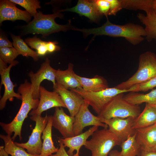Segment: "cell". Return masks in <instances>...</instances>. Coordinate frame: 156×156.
Instances as JSON below:
<instances>
[{
    "instance_id": "cell-18",
    "label": "cell",
    "mask_w": 156,
    "mask_h": 156,
    "mask_svg": "<svg viewBox=\"0 0 156 156\" xmlns=\"http://www.w3.org/2000/svg\"><path fill=\"white\" fill-rule=\"evenodd\" d=\"M60 12L70 11L85 16L96 22L102 16L99 12L93 0H79L77 4L71 8L58 10Z\"/></svg>"
},
{
    "instance_id": "cell-35",
    "label": "cell",
    "mask_w": 156,
    "mask_h": 156,
    "mask_svg": "<svg viewBox=\"0 0 156 156\" xmlns=\"http://www.w3.org/2000/svg\"><path fill=\"white\" fill-rule=\"evenodd\" d=\"M110 4L109 15H116L117 13L122 9L121 0H109Z\"/></svg>"
},
{
    "instance_id": "cell-25",
    "label": "cell",
    "mask_w": 156,
    "mask_h": 156,
    "mask_svg": "<svg viewBox=\"0 0 156 156\" xmlns=\"http://www.w3.org/2000/svg\"><path fill=\"white\" fill-rule=\"evenodd\" d=\"M124 99L130 103L139 105L145 103L151 105H156V89L144 94L136 92H130L124 96Z\"/></svg>"
},
{
    "instance_id": "cell-14",
    "label": "cell",
    "mask_w": 156,
    "mask_h": 156,
    "mask_svg": "<svg viewBox=\"0 0 156 156\" xmlns=\"http://www.w3.org/2000/svg\"><path fill=\"white\" fill-rule=\"evenodd\" d=\"M53 87V91L57 92L60 96L70 116L74 117L84 102V99L78 94L64 88L56 82Z\"/></svg>"
},
{
    "instance_id": "cell-41",
    "label": "cell",
    "mask_w": 156,
    "mask_h": 156,
    "mask_svg": "<svg viewBox=\"0 0 156 156\" xmlns=\"http://www.w3.org/2000/svg\"><path fill=\"white\" fill-rule=\"evenodd\" d=\"M152 7L153 12L156 14V0H153Z\"/></svg>"
},
{
    "instance_id": "cell-28",
    "label": "cell",
    "mask_w": 156,
    "mask_h": 156,
    "mask_svg": "<svg viewBox=\"0 0 156 156\" xmlns=\"http://www.w3.org/2000/svg\"><path fill=\"white\" fill-rule=\"evenodd\" d=\"M11 135H0V138L5 144L4 150L8 155L11 156H40L31 154L26 152L24 148L17 146L13 142Z\"/></svg>"
},
{
    "instance_id": "cell-19",
    "label": "cell",
    "mask_w": 156,
    "mask_h": 156,
    "mask_svg": "<svg viewBox=\"0 0 156 156\" xmlns=\"http://www.w3.org/2000/svg\"><path fill=\"white\" fill-rule=\"evenodd\" d=\"M136 138L142 150L153 151L156 145V123L136 130Z\"/></svg>"
},
{
    "instance_id": "cell-5",
    "label": "cell",
    "mask_w": 156,
    "mask_h": 156,
    "mask_svg": "<svg viewBox=\"0 0 156 156\" xmlns=\"http://www.w3.org/2000/svg\"><path fill=\"white\" fill-rule=\"evenodd\" d=\"M124 96L123 93H121L114 97L98 116L105 119L137 117L141 113L140 107L128 102L124 99Z\"/></svg>"
},
{
    "instance_id": "cell-1",
    "label": "cell",
    "mask_w": 156,
    "mask_h": 156,
    "mask_svg": "<svg viewBox=\"0 0 156 156\" xmlns=\"http://www.w3.org/2000/svg\"><path fill=\"white\" fill-rule=\"evenodd\" d=\"M106 22L102 26L89 29H74V30L82 32L85 36L92 34L95 36L106 35L113 37H122L134 45L144 40L146 37L144 28L133 23L123 25L113 24L107 18Z\"/></svg>"
},
{
    "instance_id": "cell-17",
    "label": "cell",
    "mask_w": 156,
    "mask_h": 156,
    "mask_svg": "<svg viewBox=\"0 0 156 156\" xmlns=\"http://www.w3.org/2000/svg\"><path fill=\"white\" fill-rule=\"evenodd\" d=\"M99 127L93 126L81 134L66 138H59L64 147L68 148L67 153L70 156H80V150L84 146L88 138L98 129Z\"/></svg>"
},
{
    "instance_id": "cell-42",
    "label": "cell",
    "mask_w": 156,
    "mask_h": 156,
    "mask_svg": "<svg viewBox=\"0 0 156 156\" xmlns=\"http://www.w3.org/2000/svg\"><path fill=\"white\" fill-rule=\"evenodd\" d=\"M153 151H156V145L155 146V148H154Z\"/></svg>"
},
{
    "instance_id": "cell-30",
    "label": "cell",
    "mask_w": 156,
    "mask_h": 156,
    "mask_svg": "<svg viewBox=\"0 0 156 156\" xmlns=\"http://www.w3.org/2000/svg\"><path fill=\"white\" fill-rule=\"evenodd\" d=\"M25 41L31 49L36 50L39 56L44 55L48 53L49 41H43L36 36L27 38Z\"/></svg>"
},
{
    "instance_id": "cell-11",
    "label": "cell",
    "mask_w": 156,
    "mask_h": 156,
    "mask_svg": "<svg viewBox=\"0 0 156 156\" xmlns=\"http://www.w3.org/2000/svg\"><path fill=\"white\" fill-rule=\"evenodd\" d=\"M100 118L101 122L107 125L109 129L118 138L120 144L135 133L136 130L133 128L135 119L133 118H114L109 119Z\"/></svg>"
},
{
    "instance_id": "cell-2",
    "label": "cell",
    "mask_w": 156,
    "mask_h": 156,
    "mask_svg": "<svg viewBox=\"0 0 156 156\" xmlns=\"http://www.w3.org/2000/svg\"><path fill=\"white\" fill-rule=\"evenodd\" d=\"M18 93L21 95L22 101L18 112L10 122L8 124L0 122V126L7 135H11L14 133L12 137L13 141L17 136L20 140L22 139L21 131L24 121L30 111L37 108L39 101V99L34 98L31 84L27 79L20 84Z\"/></svg>"
},
{
    "instance_id": "cell-10",
    "label": "cell",
    "mask_w": 156,
    "mask_h": 156,
    "mask_svg": "<svg viewBox=\"0 0 156 156\" xmlns=\"http://www.w3.org/2000/svg\"><path fill=\"white\" fill-rule=\"evenodd\" d=\"M88 103L85 100L78 112L75 116L73 130L74 136L83 132L84 128L90 126L101 127L107 128V125L101 122L100 118L92 114L89 110Z\"/></svg>"
},
{
    "instance_id": "cell-12",
    "label": "cell",
    "mask_w": 156,
    "mask_h": 156,
    "mask_svg": "<svg viewBox=\"0 0 156 156\" xmlns=\"http://www.w3.org/2000/svg\"><path fill=\"white\" fill-rule=\"evenodd\" d=\"M39 101L37 108L32 110L29 113L31 116L41 115L43 112L54 107L66 108L60 96L57 92H51L41 86L39 89Z\"/></svg>"
},
{
    "instance_id": "cell-26",
    "label": "cell",
    "mask_w": 156,
    "mask_h": 156,
    "mask_svg": "<svg viewBox=\"0 0 156 156\" xmlns=\"http://www.w3.org/2000/svg\"><path fill=\"white\" fill-rule=\"evenodd\" d=\"M121 156H140L142 150L136 138V133L121 143Z\"/></svg>"
},
{
    "instance_id": "cell-37",
    "label": "cell",
    "mask_w": 156,
    "mask_h": 156,
    "mask_svg": "<svg viewBox=\"0 0 156 156\" xmlns=\"http://www.w3.org/2000/svg\"><path fill=\"white\" fill-rule=\"evenodd\" d=\"M58 141L60 146L58 150L55 154L49 156H70L66 152L63 144L59 139Z\"/></svg>"
},
{
    "instance_id": "cell-38",
    "label": "cell",
    "mask_w": 156,
    "mask_h": 156,
    "mask_svg": "<svg viewBox=\"0 0 156 156\" xmlns=\"http://www.w3.org/2000/svg\"><path fill=\"white\" fill-rule=\"evenodd\" d=\"M140 156H156V151L142 150Z\"/></svg>"
},
{
    "instance_id": "cell-4",
    "label": "cell",
    "mask_w": 156,
    "mask_h": 156,
    "mask_svg": "<svg viewBox=\"0 0 156 156\" xmlns=\"http://www.w3.org/2000/svg\"><path fill=\"white\" fill-rule=\"evenodd\" d=\"M156 77V55L147 51L140 54L137 70L131 77L115 87L127 90L135 85L146 82Z\"/></svg>"
},
{
    "instance_id": "cell-6",
    "label": "cell",
    "mask_w": 156,
    "mask_h": 156,
    "mask_svg": "<svg viewBox=\"0 0 156 156\" xmlns=\"http://www.w3.org/2000/svg\"><path fill=\"white\" fill-rule=\"evenodd\" d=\"M92 136L84 145L90 151L91 156H107L114 146L120 144L118 138L107 128L97 129Z\"/></svg>"
},
{
    "instance_id": "cell-24",
    "label": "cell",
    "mask_w": 156,
    "mask_h": 156,
    "mask_svg": "<svg viewBox=\"0 0 156 156\" xmlns=\"http://www.w3.org/2000/svg\"><path fill=\"white\" fill-rule=\"evenodd\" d=\"M137 16L140 22L145 26L147 40L148 42L153 40L156 41V14L152 13L145 15L139 13Z\"/></svg>"
},
{
    "instance_id": "cell-33",
    "label": "cell",
    "mask_w": 156,
    "mask_h": 156,
    "mask_svg": "<svg viewBox=\"0 0 156 156\" xmlns=\"http://www.w3.org/2000/svg\"><path fill=\"white\" fill-rule=\"evenodd\" d=\"M156 87V77L149 81L133 86L130 88L131 92H146Z\"/></svg>"
},
{
    "instance_id": "cell-20",
    "label": "cell",
    "mask_w": 156,
    "mask_h": 156,
    "mask_svg": "<svg viewBox=\"0 0 156 156\" xmlns=\"http://www.w3.org/2000/svg\"><path fill=\"white\" fill-rule=\"evenodd\" d=\"M73 65L68 64V68L65 70L58 69L56 72V82L67 89H74L81 88L73 70Z\"/></svg>"
},
{
    "instance_id": "cell-36",
    "label": "cell",
    "mask_w": 156,
    "mask_h": 156,
    "mask_svg": "<svg viewBox=\"0 0 156 156\" xmlns=\"http://www.w3.org/2000/svg\"><path fill=\"white\" fill-rule=\"evenodd\" d=\"M12 47H13L12 43L8 40L5 34L1 31L0 34V48Z\"/></svg>"
},
{
    "instance_id": "cell-32",
    "label": "cell",
    "mask_w": 156,
    "mask_h": 156,
    "mask_svg": "<svg viewBox=\"0 0 156 156\" xmlns=\"http://www.w3.org/2000/svg\"><path fill=\"white\" fill-rule=\"evenodd\" d=\"M19 55L20 53L14 47L0 48V59L7 64L12 63Z\"/></svg>"
},
{
    "instance_id": "cell-27",
    "label": "cell",
    "mask_w": 156,
    "mask_h": 156,
    "mask_svg": "<svg viewBox=\"0 0 156 156\" xmlns=\"http://www.w3.org/2000/svg\"><path fill=\"white\" fill-rule=\"evenodd\" d=\"M10 35L13 40V45L20 55L27 57H31L35 62L39 59V55L37 52L30 48L20 36H17L11 33Z\"/></svg>"
},
{
    "instance_id": "cell-31",
    "label": "cell",
    "mask_w": 156,
    "mask_h": 156,
    "mask_svg": "<svg viewBox=\"0 0 156 156\" xmlns=\"http://www.w3.org/2000/svg\"><path fill=\"white\" fill-rule=\"evenodd\" d=\"M10 0L24 8L34 17L38 12L37 10L41 8L40 2L38 0Z\"/></svg>"
},
{
    "instance_id": "cell-22",
    "label": "cell",
    "mask_w": 156,
    "mask_h": 156,
    "mask_svg": "<svg viewBox=\"0 0 156 156\" xmlns=\"http://www.w3.org/2000/svg\"><path fill=\"white\" fill-rule=\"evenodd\" d=\"M82 88L85 91L95 92L109 88L107 80L102 76L95 75L92 78L82 77L76 75Z\"/></svg>"
},
{
    "instance_id": "cell-43",
    "label": "cell",
    "mask_w": 156,
    "mask_h": 156,
    "mask_svg": "<svg viewBox=\"0 0 156 156\" xmlns=\"http://www.w3.org/2000/svg\"><path fill=\"white\" fill-rule=\"evenodd\" d=\"M156 109V105H152Z\"/></svg>"
},
{
    "instance_id": "cell-34",
    "label": "cell",
    "mask_w": 156,
    "mask_h": 156,
    "mask_svg": "<svg viewBox=\"0 0 156 156\" xmlns=\"http://www.w3.org/2000/svg\"><path fill=\"white\" fill-rule=\"evenodd\" d=\"M93 1L101 14L102 15H105L107 18L110 8L109 0H94Z\"/></svg>"
},
{
    "instance_id": "cell-13",
    "label": "cell",
    "mask_w": 156,
    "mask_h": 156,
    "mask_svg": "<svg viewBox=\"0 0 156 156\" xmlns=\"http://www.w3.org/2000/svg\"><path fill=\"white\" fill-rule=\"evenodd\" d=\"M16 4L10 0L0 1V24L5 21H14L21 20L27 23L31 21V16L26 10H21L16 6Z\"/></svg>"
},
{
    "instance_id": "cell-23",
    "label": "cell",
    "mask_w": 156,
    "mask_h": 156,
    "mask_svg": "<svg viewBox=\"0 0 156 156\" xmlns=\"http://www.w3.org/2000/svg\"><path fill=\"white\" fill-rule=\"evenodd\" d=\"M52 116L49 115L47 123L42 133L43 141L40 156H49L58 150V148L55 146L52 140Z\"/></svg>"
},
{
    "instance_id": "cell-7",
    "label": "cell",
    "mask_w": 156,
    "mask_h": 156,
    "mask_svg": "<svg viewBox=\"0 0 156 156\" xmlns=\"http://www.w3.org/2000/svg\"><path fill=\"white\" fill-rule=\"evenodd\" d=\"M70 90L80 95L98 115L114 97L121 93L131 92L130 88L121 90L115 86L95 92L86 91L82 88Z\"/></svg>"
},
{
    "instance_id": "cell-8",
    "label": "cell",
    "mask_w": 156,
    "mask_h": 156,
    "mask_svg": "<svg viewBox=\"0 0 156 156\" xmlns=\"http://www.w3.org/2000/svg\"><path fill=\"white\" fill-rule=\"evenodd\" d=\"M30 118L35 122V125L28 140L24 143H14L17 146L26 149L27 152L31 154L40 155L42 144L41 135L47 123L48 116L46 115L42 117L41 115H34L30 117Z\"/></svg>"
},
{
    "instance_id": "cell-40",
    "label": "cell",
    "mask_w": 156,
    "mask_h": 156,
    "mask_svg": "<svg viewBox=\"0 0 156 156\" xmlns=\"http://www.w3.org/2000/svg\"><path fill=\"white\" fill-rule=\"evenodd\" d=\"M8 154L4 150V147L3 146H0V156H8Z\"/></svg>"
},
{
    "instance_id": "cell-21",
    "label": "cell",
    "mask_w": 156,
    "mask_h": 156,
    "mask_svg": "<svg viewBox=\"0 0 156 156\" xmlns=\"http://www.w3.org/2000/svg\"><path fill=\"white\" fill-rule=\"evenodd\" d=\"M156 123V109L152 105L146 103L143 110L135 118L133 128L135 130L145 128Z\"/></svg>"
},
{
    "instance_id": "cell-16",
    "label": "cell",
    "mask_w": 156,
    "mask_h": 156,
    "mask_svg": "<svg viewBox=\"0 0 156 156\" xmlns=\"http://www.w3.org/2000/svg\"><path fill=\"white\" fill-rule=\"evenodd\" d=\"M75 117L67 115L62 107H55L52 116V125L61 133L64 138L74 136L73 126Z\"/></svg>"
},
{
    "instance_id": "cell-29",
    "label": "cell",
    "mask_w": 156,
    "mask_h": 156,
    "mask_svg": "<svg viewBox=\"0 0 156 156\" xmlns=\"http://www.w3.org/2000/svg\"><path fill=\"white\" fill-rule=\"evenodd\" d=\"M121 0L123 8L143 10L146 14L154 13L152 7L153 0Z\"/></svg>"
},
{
    "instance_id": "cell-9",
    "label": "cell",
    "mask_w": 156,
    "mask_h": 156,
    "mask_svg": "<svg viewBox=\"0 0 156 156\" xmlns=\"http://www.w3.org/2000/svg\"><path fill=\"white\" fill-rule=\"evenodd\" d=\"M56 70L51 66L50 60L46 57L36 72L31 71L28 73L34 99H39L40 88L43 81L47 80L50 81L53 83V86L56 84Z\"/></svg>"
},
{
    "instance_id": "cell-3",
    "label": "cell",
    "mask_w": 156,
    "mask_h": 156,
    "mask_svg": "<svg viewBox=\"0 0 156 156\" xmlns=\"http://www.w3.org/2000/svg\"><path fill=\"white\" fill-rule=\"evenodd\" d=\"M63 15L57 11L53 14H44L38 11L34 19L26 25L21 27L22 36L27 34H40L45 38L50 34L60 31H66L71 29L69 24L61 25L55 21L56 18H62Z\"/></svg>"
},
{
    "instance_id": "cell-39",
    "label": "cell",
    "mask_w": 156,
    "mask_h": 156,
    "mask_svg": "<svg viewBox=\"0 0 156 156\" xmlns=\"http://www.w3.org/2000/svg\"><path fill=\"white\" fill-rule=\"evenodd\" d=\"M108 155L109 156H121L120 152L116 150H112Z\"/></svg>"
},
{
    "instance_id": "cell-15",
    "label": "cell",
    "mask_w": 156,
    "mask_h": 156,
    "mask_svg": "<svg viewBox=\"0 0 156 156\" xmlns=\"http://www.w3.org/2000/svg\"><path fill=\"white\" fill-rule=\"evenodd\" d=\"M18 63V61L15 60L7 67L0 69L1 77L0 87L3 85L4 87L3 95L0 100V109L2 110L5 107L8 100L13 101L14 98L21 100V95L18 93L15 92L14 88L15 86L12 81L10 77V72L12 67Z\"/></svg>"
}]
</instances>
